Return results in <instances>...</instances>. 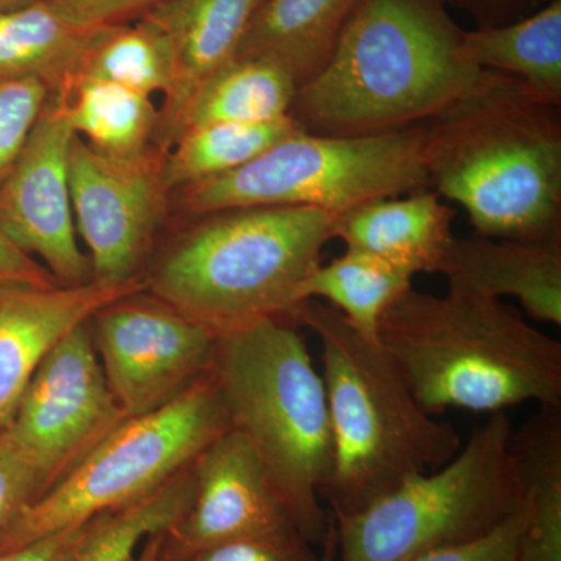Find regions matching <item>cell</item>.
Returning a JSON list of instances; mask_svg holds the SVG:
<instances>
[{"instance_id": "29", "label": "cell", "mask_w": 561, "mask_h": 561, "mask_svg": "<svg viewBox=\"0 0 561 561\" xmlns=\"http://www.w3.org/2000/svg\"><path fill=\"white\" fill-rule=\"evenodd\" d=\"M50 95L38 79H0V179L13 168Z\"/></svg>"}, {"instance_id": "1", "label": "cell", "mask_w": 561, "mask_h": 561, "mask_svg": "<svg viewBox=\"0 0 561 561\" xmlns=\"http://www.w3.org/2000/svg\"><path fill=\"white\" fill-rule=\"evenodd\" d=\"M443 0H359L290 116L306 133L371 136L416 127L474 91L489 70L461 58Z\"/></svg>"}, {"instance_id": "13", "label": "cell", "mask_w": 561, "mask_h": 561, "mask_svg": "<svg viewBox=\"0 0 561 561\" xmlns=\"http://www.w3.org/2000/svg\"><path fill=\"white\" fill-rule=\"evenodd\" d=\"M72 139L66 99L51 94L0 186V230L33 260L39 257L60 286L94 280L70 201Z\"/></svg>"}, {"instance_id": "8", "label": "cell", "mask_w": 561, "mask_h": 561, "mask_svg": "<svg viewBox=\"0 0 561 561\" xmlns=\"http://www.w3.org/2000/svg\"><path fill=\"white\" fill-rule=\"evenodd\" d=\"M230 430L213 365L180 397L130 416L39 500L0 529V553L81 526L153 493Z\"/></svg>"}, {"instance_id": "36", "label": "cell", "mask_w": 561, "mask_h": 561, "mask_svg": "<svg viewBox=\"0 0 561 561\" xmlns=\"http://www.w3.org/2000/svg\"><path fill=\"white\" fill-rule=\"evenodd\" d=\"M83 524L58 531L49 537L7 553H0V561H65L70 549L79 540Z\"/></svg>"}, {"instance_id": "34", "label": "cell", "mask_w": 561, "mask_h": 561, "mask_svg": "<svg viewBox=\"0 0 561 561\" xmlns=\"http://www.w3.org/2000/svg\"><path fill=\"white\" fill-rule=\"evenodd\" d=\"M470 14L478 27L511 24L541 9L548 0H443Z\"/></svg>"}, {"instance_id": "9", "label": "cell", "mask_w": 561, "mask_h": 561, "mask_svg": "<svg viewBox=\"0 0 561 561\" xmlns=\"http://www.w3.org/2000/svg\"><path fill=\"white\" fill-rule=\"evenodd\" d=\"M424 124L371 136L300 131L236 171L180 187L181 213L297 206L337 214L378 198L431 190Z\"/></svg>"}, {"instance_id": "2", "label": "cell", "mask_w": 561, "mask_h": 561, "mask_svg": "<svg viewBox=\"0 0 561 561\" xmlns=\"http://www.w3.org/2000/svg\"><path fill=\"white\" fill-rule=\"evenodd\" d=\"M560 108L515 77L485 80L424 124L431 190L459 203L478 234L561 242Z\"/></svg>"}, {"instance_id": "17", "label": "cell", "mask_w": 561, "mask_h": 561, "mask_svg": "<svg viewBox=\"0 0 561 561\" xmlns=\"http://www.w3.org/2000/svg\"><path fill=\"white\" fill-rule=\"evenodd\" d=\"M440 275L448 290L515 298L531 319L561 324V242H523L476 234L454 238Z\"/></svg>"}, {"instance_id": "31", "label": "cell", "mask_w": 561, "mask_h": 561, "mask_svg": "<svg viewBox=\"0 0 561 561\" xmlns=\"http://www.w3.org/2000/svg\"><path fill=\"white\" fill-rule=\"evenodd\" d=\"M44 494L43 481L9 431L0 432V529Z\"/></svg>"}, {"instance_id": "12", "label": "cell", "mask_w": 561, "mask_h": 561, "mask_svg": "<svg viewBox=\"0 0 561 561\" xmlns=\"http://www.w3.org/2000/svg\"><path fill=\"white\" fill-rule=\"evenodd\" d=\"M69 187L77 234L83 239L92 279L127 283L140 278L169 191L164 151L114 157L73 135Z\"/></svg>"}, {"instance_id": "23", "label": "cell", "mask_w": 561, "mask_h": 561, "mask_svg": "<svg viewBox=\"0 0 561 561\" xmlns=\"http://www.w3.org/2000/svg\"><path fill=\"white\" fill-rule=\"evenodd\" d=\"M298 90L300 87L289 70L276 62L232 58L192 94L181 111L168 149L181 131L198 125L262 124L289 116Z\"/></svg>"}, {"instance_id": "27", "label": "cell", "mask_w": 561, "mask_h": 561, "mask_svg": "<svg viewBox=\"0 0 561 561\" xmlns=\"http://www.w3.org/2000/svg\"><path fill=\"white\" fill-rule=\"evenodd\" d=\"M65 99L73 135L92 149L131 157L151 147L160 111L149 95L110 81L79 80Z\"/></svg>"}, {"instance_id": "28", "label": "cell", "mask_w": 561, "mask_h": 561, "mask_svg": "<svg viewBox=\"0 0 561 561\" xmlns=\"http://www.w3.org/2000/svg\"><path fill=\"white\" fill-rule=\"evenodd\" d=\"M192 463L153 493L83 524L65 561H130L140 541L168 529L190 505Z\"/></svg>"}, {"instance_id": "20", "label": "cell", "mask_w": 561, "mask_h": 561, "mask_svg": "<svg viewBox=\"0 0 561 561\" xmlns=\"http://www.w3.org/2000/svg\"><path fill=\"white\" fill-rule=\"evenodd\" d=\"M508 451L527 513L516 561H561V408H538Z\"/></svg>"}, {"instance_id": "18", "label": "cell", "mask_w": 561, "mask_h": 561, "mask_svg": "<svg viewBox=\"0 0 561 561\" xmlns=\"http://www.w3.org/2000/svg\"><path fill=\"white\" fill-rule=\"evenodd\" d=\"M456 213L434 190L378 198L337 214L332 239L409 273L440 272L456 236Z\"/></svg>"}, {"instance_id": "19", "label": "cell", "mask_w": 561, "mask_h": 561, "mask_svg": "<svg viewBox=\"0 0 561 561\" xmlns=\"http://www.w3.org/2000/svg\"><path fill=\"white\" fill-rule=\"evenodd\" d=\"M359 0H265L234 58H265L289 70L298 87L330 60Z\"/></svg>"}, {"instance_id": "15", "label": "cell", "mask_w": 561, "mask_h": 561, "mask_svg": "<svg viewBox=\"0 0 561 561\" xmlns=\"http://www.w3.org/2000/svg\"><path fill=\"white\" fill-rule=\"evenodd\" d=\"M140 290L142 276L81 286H0V432L9 430L47 353L110 302Z\"/></svg>"}, {"instance_id": "6", "label": "cell", "mask_w": 561, "mask_h": 561, "mask_svg": "<svg viewBox=\"0 0 561 561\" xmlns=\"http://www.w3.org/2000/svg\"><path fill=\"white\" fill-rule=\"evenodd\" d=\"M194 219L151 262L144 286L221 335L264 319L291 320L332 241L334 214L253 206Z\"/></svg>"}, {"instance_id": "7", "label": "cell", "mask_w": 561, "mask_h": 561, "mask_svg": "<svg viewBox=\"0 0 561 561\" xmlns=\"http://www.w3.org/2000/svg\"><path fill=\"white\" fill-rule=\"evenodd\" d=\"M512 431L507 412L491 413L438 470L334 516L337 561H413L500 526L523 505L508 451Z\"/></svg>"}, {"instance_id": "32", "label": "cell", "mask_w": 561, "mask_h": 561, "mask_svg": "<svg viewBox=\"0 0 561 561\" xmlns=\"http://www.w3.org/2000/svg\"><path fill=\"white\" fill-rule=\"evenodd\" d=\"M526 519V507L523 504L489 534L438 549L413 561H516Z\"/></svg>"}, {"instance_id": "5", "label": "cell", "mask_w": 561, "mask_h": 561, "mask_svg": "<svg viewBox=\"0 0 561 561\" xmlns=\"http://www.w3.org/2000/svg\"><path fill=\"white\" fill-rule=\"evenodd\" d=\"M213 371L228 424L249 440L295 529L327 548L332 523L321 489L332 467L330 409L297 323L264 319L217 335Z\"/></svg>"}, {"instance_id": "26", "label": "cell", "mask_w": 561, "mask_h": 561, "mask_svg": "<svg viewBox=\"0 0 561 561\" xmlns=\"http://www.w3.org/2000/svg\"><path fill=\"white\" fill-rule=\"evenodd\" d=\"M300 131L290 114L262 124L219 122L186 128L164 153L165 183L173 192L236 171Z\"/></svg>"}, {"instance_id": "14", "label": "cell", "mask_w": 561, "mask_h": 561, "mask_svg": "<svg viewBox=\"0 0 561 561\" xmlns=\"http://www.w3.org/2000/svg\"><path fill=\"white\" fill-rule=\"evenodd\" d=\"M192 481L186 511L158 531V561H184L224 542L297 530L241 432L230 427L210 442L192 461Z\"/></svg>"}, {"instance_id": "10", "label": "cell", "mask_w": 561, "mask_h": 561, "mask_svg": "<svg viewBox=\"0 0 561 561\" xmlns=\"http://www.w3.org/2000/svg\"><path fill=\"white\" fill-rule=\"evenodd\" d=\"M127 419L106 381L87 321L41 362L5 431L32 460L46 493Z\"/></svg>"}, {"instance_id": "16", "label": "cell", "mask_w": 561, "mask_h": 561, "mask_svg": "<svg viewBox=\"0 0 561 561\" xmlns=\"http://www.w3.org/2000/svg\"><path fill=\"white\" fill-rule=\"evenodd\" d=\"M265 0H161L142 16L171 43L173 83L160 111L154 140L165 151L173 128L198 87L236 57Z\"/></svg>"}, {"instance_id": "35", "label": "cell", "mask_w": 561, "mask_h": 561, "mask_svg": "<svg viewBox=\"0 0 561 561\" xmlns=\"http://www.w3.org/2000/svg\"><path fill=\"white\" fill-rule=\"evenodd\" d=\"M0 286H58L43 264L18 249L0 230Z\"/></svg>"}, {"instance_id": "30", "label": "cell", "mask_w": 561, "mask_h": 561, "mask_svg": "<svg viewBox=\"0 0 561 561\" xmlns=\"http://www.w3.org/2000/svg\"><path fill=\"white\" fill-rule=\"evenodd\" d=\"M184 561H323L297 530L243 538L214 546Z\"/></svg>"}, {"instance_id": "11", "label": "cell", "mask_w": 561, "mask_h": 561, "mask_svg": "<svg viewBox=\"0 0 561 561\" xmlns=\"http://www.w3.org/2000/svg\"><path fill=\"white\" fill-rule=\"evenodd\" d=\"M90 324L106 381L127 416L175 400L213 365L217 335L146 290L110 302Z\"/></svg>"}, {"instance_id": "25", "label": "cell", "mask_w": 561, "mask_h": 561, "mask_svg": "<svg viewBox=\"0 0 561 561\" xmlns=\"http://www.w3.org/2000/svg\"><path fill=\"white\" fill-rule=\"evenodd\" d=\"M413 276L386 261L357 250L321 264L302 284L301 300H319L341 312L362 337L379 342V324L402 295L412 289Z\"/></svg>"}, {"instance_id": "22", "label": "cell", "mask_w": 561, "mask_h": 561, "mask_svg": "<svg viewBox=\"0 0 561 561\" xmlns=\"http://www.w3.org/2000/svg\"><path fill=\"white\" fill-rule=\"evenodd\" d=\"M94 28L68 20L49 0L0 11V79H38L66 98Z\"/></svg>"}, {"instance_id": "3", "label": "cell", "mask_w": 561, "mask_h": 561, "mask_svg": "<svg viewBox=\"0 0 561 561\" xmlns=\"http://www.w3.org/2000/svg\"><path fill=\"white\" fill-rule=\"evenodd\" d=\"M379 343L431 415L561 408V343L504 301L412 287L383 313Z\"/></svg>"}, {"instance_id": "24", "label": "cell", "mask_w": 561, "mask_h": 561, "mask_svg": "<svg viewBox=\"0 0 561 561\" xmlns=\"http://www.w3.org/2000/svg\"><path fill=\"white\" fill-rule=\"evenodd\" d=\"M79 80L110 81L149 98H165L173 83L171 43L142 14L133 24L99 25L81 50L70 88Z\"/></svg>"}, {"instance_id": "21", "label": "cell", "mask_w": 561, "mask_h": 561, "mask_svg": "<svg viewBox=\"0 0 561 561\" xmlns=\"http://www.w3.org/2000/svg\"><path fill=\"white\" fill-rule=\"evenodd\" d=\"M459 50L472 68L515 77L538 101L560 108L561 0L511 24L463 31Z\"/></svg>"}, {"instance_id": "4", "label": "cell", "mask_w": 561, "mask_h": 561, "mask_svg": "<svg viewBox=\"0 0 561 561\" xmlns=\"http://www.w3.org/2000/svg\"><path fill=\"white\" fill-rule=\"evenodd\" d=\"M291 320L317 335L332 432V467L321 501L350 515L394 485L438 470L460 451L459 432L424 411L381 343L342 313L301 301Z\"/></svg>"}, {"instance_id": "33", "label": "cell", "mask_w": 561, "mask_h": 561, "mask_svg": "<svg viewBox=\"0 0 561 561\" xmlns=\"http://www.w3.org/2000/svg\"><path fill=\"white\" fill-rule=\"evenodd\" d=\"M68 20L81 27L116 24L140 16L161 0H49Z\"/></svg>"}]
</instances>
